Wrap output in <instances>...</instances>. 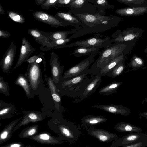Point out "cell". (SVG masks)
Wrapping results in <instances>:
<instances>
[{
    "instance_id": "6da1fadb",
    "label": "cell",
    "mask_w": 147,
    "mask_h": 147,
    "mask_svg": "<svg viewBox=\"0 0 147 147\" xmlns=\"http://www.w3.org/2000/svg\"><path fill=\"white\" fill-rule=\"evenodd\" d=\"M137 40L111 44L104 48L99 57L86 71L88 74L96 75L99 71L110 61L121 54L131 52Z\"/></svg>"
},
{
    "instance_id": "7a4b0ae2",
    "label": "cell",
    "mask_w": 147,
    "mask_h": 147,
    "mask_svg": "<svg viewBox=\"0 0 147 147\" xmlns=\"http://www.w3.org/2000/svg\"><path fill=\"white\" fill-rule=\"evenodd\" d=\"M110 40L111 38L108 36L103 37L97 35L85 40L61 45L58 47L57 48L71 47L74 46L100 49L105 48L111 44Z\"/></svg>"
},
{
    "instance_id": "3957f363",
    "label": "cell",
    "mask_w": 147,
    "mask_h": 147,
    "mask_svg": "<svg viewBox=\"0 0 147 147\" xmlns=\"http://www.w3.org/2000/svg\"><path fill=\"white\" fill-rule=\"evenodd\" d=\"M76 16L82 21L88 29L84 32L82 36L87 34L93 32L94 29L95 28L96 33V26L100 24L107 26L108 21L112 18L108 16H103L99 14H75Z\"/></svg>"
},
{
    "instance_id": "277c9868",
    "label": "cell",
    "mask_w": 147,
    "mask_h": 147,
    "mask_svg": "<svg viewBox=\"0 0 147 147\" xmlns=\"http://www.w3.org/2000/svg\"><path fill=\"white\" fill-rule=\"evenodd\" d=\"M144 30L138 27L128 28L123 31L117 30L111 36V44L138 40L142 37Z\"/></svg>"
},
{
    "instance_id": "5b68a950",
    "label": "cell",
    "mask_w": 147,
    "mask_h": 147,
    "mask_svg": "<svg viewBox=\"0 0 147 147\" xmlns=\"http://www.w3.org/2000/svg\"><path fill=\"white\" fill-rule=\"evenodd\" d=\"M97 53L89 55L78 63L70 68L65 72L60 81L67 80L86 73L91 65L94 61V57Z\"/></svg>"
},
{
    "instance_id": "8992f818",
    "label": "cell",
    "mask_w": 147,
    "mask_h": 147,
    "mask_svg": "<svg viewBox=\"0 0 147 147\" xmlns=\"http://www.w3.org/2000/svg\"><path fill=\"white\" fill-rule=\"evenodd\" d=\"M147 137V135L141 132L130 133L113 142L111 147L124 146L141 141Z\"/></svg>"
},
{
    "instance_id": "52a82bcc",
    "label": "cell",
    "mask_w": 147,
    "mask_h": 147,
    "mask_svg": "<svg viewBox=\"0 0 147 147\" xmlns=\"http://www.w3.org/2000/svg\"><path fill=\"white\" fill-rule=\"evenodd\" d=\"M40 63L35 61L29 63L26 74L30 86L36 88L42 79V72Z\"/></svg>"
},
{
    "instance_id": "ba28073f",
    "label": "cell",
    "mask_w": 147,
    "mask_h": 147,
    "mask_svg": "<svg viewBox=\"0 0 147 147\" xmlns=\"http://www.w3.org/2000/svg\"><path fill=\"white\" fill-rule=\"evenodd\" d=\"M16 45L14 42L12 41L0 62V66L4 73L9 72L12 66L16 53Z\"/></svg>"
},
{
    "instance_id": "9c48e42d",
    "label": "cell",
    "mask_w": 147,
    "mask_h": 147,
    "mask_svg": "<svg viewBox=\"0 0 147 147\" xmlns=\"http://www.w3.org/2000/svg\"><path fill=\"white\" fill-rule=\"evenodd\" d=\"M50 64L51 67L52 76L53 81L58 84L61 80L63 71L64 65H61L59 61L58 56L54 52H52Z\"/></svg>"
},
{
    "instance_id": "30bf717a",
    "label": "cell",
    "mask_w": 147,
    "mask_h": 147,
    "mask_svg": "<svg viewBox=\"0 0 147 147\" xmlns=\"http://www.w3.org/2000/svg\"><path fill=\"white\" fill-rule=\"evenodd\" d=\"M28 33L31 35L35 41L41 45L40 49L43 51L49 50L51 49L52 41L37 29H30Z\"/></svg>"
},
{
    "instance_id": "8fae6325",
    "label": "cell",
    "mask_w": 147,
    "mask_h": 147,
    "mask_svg": "<svg viewBox=\"0 0 147 147\" xmlns=\"http://www.w3.org/2000/svg\"><path fill=\"white\" fill-rule=\"evenodd\" d=\"M88 133L100 142L105 143L110 142L119 138L116 134L102 129L92 128L88 130Z\"/></svg>"
},
{
    "instance_id": "7c38bea8",
    "label": "cell",
    "mask_w": 147,
    "mask_h": 147,
    "mask_svg": "<svg viewBox=\"0 0 147 147\" xmlns=\"http://www.w3.org/2000/svg\"><path fill=\"white\" fill-rule=\"evenodd\" d=\"M92 107L101 109L108 113L124 116H128L131 113L129 108L121 105L113 104L98 105H92Z\"/></svg>"
},
{
    "instance_id": "4fadbf2b",
    "label": "cell",
    "mask_w": 147,
    "mask_h": 147,
    "mask_svg": "<svg viewBox=\"0 0 147 147\" xmlns=\"http://www.w3.org/2000/svg\"><path fill=\"white\" fill-rule=\"evenodd\" d=\"M35 51V49L28 41L25 37L23 38L22 40L19 56L16 65L13 67V69H15L24 62L31 54Z\"/></svg>"
},
{
    "instance_id": "5bb4252c",
    "label": "cell",
    "mask_w": 147,
    "mask_h": 147,
    "mask_svg": "<svg viewBox=\"0 0 147 147\" xmlns=\"http://www.w3.org/2000/svg\"><path fill=\"white\" fill-rule=\"evenodd\" d=\"M102 75L98 74L95 76L94 79L87 86L82 94L78 99L75 100L76 102H78L86 99L94 93L102 82Z\"/></svg>"
},
{
    "instance_id": "9a60e30c",
    "label": "cell",
    "mask_w": 147,
    "mask_h": 147,
    "mask_svg": "<svg viewBox=\"0 0 147 147\" xmlns=\"http://www.w3.org/2000/svg\"><path fill=\"white\" fill-rule=\"evenodd\" d=\"M33 15L36 20L52 27H57L64 26L63 23L55 17L44 12L36 11L33 13Z\"/></svg>"
},
{
    "instance_id": "2e32d148",
    "label": "cell",
    "mask_w": 147,
    "mask_h": 147,
    "mask_svg": "<svg viewBox=\"0 0 147 147\" xmlns=\"http://www.w3.org/2000/svg\"><path fill=\"white\" fill-rule=\"evenodd\" d=\"M115 11L117 14L122 16H138L147 13V6L129 7L117 9Z\"/></svg>"
},
{
    "instance_id": "e0dca14e",
    "label": "cell",
    "mask_w": 147,
    "mask_h": 147,
    "mask_svg": "<svg viewBox=\"0 0 147 147\" xmlns=\"http://www.w3.org/2000/svg\"><path fill=\"white\" fill-rule=\"evenodd\" d=\"M107 120V119L103 116L90 115L84 117L81 121L84 127L88 131L94 128L96 125L100 124Z\"/></svg>"
},
{
    "instance_id": "ac0fdd59",
    "label": "cell",
    "mask_w": 147,
    "mask_h": 147,
    "mask_svg": "<svg viewBox=\"0 0 147 147\" xmlns=\"http://www.w3.org/2000/svg\"><path fill=\"white\" fill-rule=\"evenodd\" d=\"M128 53H125L119 55L100 70L97 74H99L102 76H106L109 72L113 70L123 60Z\"/></svg>"
},
{
    "instance_id": "d6986e66",
    "label": "cell",
    "mask_w": 147,
    "mask_h": 147,
    "mask_svg": "<svg viewBox=\"0 0 147 147\" xmlns=\"http://www.w3.org/2000/svg\"><path fill=\"white\" fill-rule=\"evenodd\" d=\"M114 128L117 131L121 132H141L142 131L141 128L125 122L117 123L115 125Z\"/></svg>"
},
{
    "instance_id": "ffe728a7",
    "label": "cell",
    "mask_w": 147,
    "mask_h": 147,
    "mask_svg": "<svg viewBox=\"0 0 147 147\" xmlns=\"http://www.w3.org/2000/svg\"><path fill=\"white\" fill-rule=\"evenodd\" d=\"M100 49L93 47H78L76 48L71 55H73L76 57L89 56L98 53Z\"/></svg>"
},
{
    "instance_id": "44dd1931",
    "label": "cell",
    "mask_w": 147,
    "mask_h": 147,
    "mask_svg": "<svg viewBox=\"0 0 147 147\" xmlns=\"http://www.w3.org/2000/svg\"><path fill=\"white\" fill-rule=\"evenodd\" d=\"M76 31V30H72L71 31H59L51 33L46 32L42 31V32L52 41L61 39L67 38L69 34L74 33Z\"/></svg>"
},
{
    "instance_id": "7402d4cb",
    "label": "cell",
    "mask_w": 147,
    "mask_h": 147,
    "mask_svg": "<svg viewBox=\"0 0 147 147\" xmlns=\"http://www.w3.org/2000/svg\"><path fill=\"white\" fill-rule=\"evenodd\" d=\"M121 82L115 81L101 88L99 93L101 94L109 95L117 92V90L122 84Z\"/></svg>"
},
{
    "instance_id": "603a6c76",
    "label": "cell",
    "mask_w": 147,
    "mask_h": 147,
    "mask_svg": "<svg viewBox=\"0 0 147 147\" xmlns=\"http://www.w3.org/2000/svg\"><path fill=\"white\" fill-rule=\"evenodd\" d=\"M88 74L86 73L77 76L69 79L60 81V86L63 90L68 88L72 85L82 81Z\"/></svg>"
},
{
    "instance_id": "cb8c5ba5",
    "label": "cell",
    "mask_w": 147,
    "mask_h": 147,
    "mask_svg": "<svg viewBox=\"0 0 147 147\" xmlns=\"http://www.w3.org/2000/svg\"><path fill=\"white\" fill-rule=\"evenodd\" d=\"M127 57L126 56L123 60L113 70L109 72L106 76L109 77L114 78L121 75L126 68L125 62Z\"/></svg>"
},
{
    "instance_id": "d4e9b609",
    "label": "cell",
    "mask_w": 147,
    "mask_h": 147,
    "mask_svg": "<svg viewBox=\"0 0 147 147\" xmlns=\"http://www.w3.org/2000/svg\"><path fill=\"white\" fill-rule=\"evenodd\" d=\"M144 64V62L142 58L134 55L131 58L130 62L128 63L127 65L132 68L131 70H134L142 68Z\"/></svg>"
},
{
    "instance_id": "484cf974",
    "label": "cell",
    "mask_w": 147,
    "mask_h": 147,
    "mask_svg": "<svg viewBox=\"0 0 147 147\" xmlns=\"http://www.w3.org/2000/svg\"><path fill=\"white\" fill-rule=\"evenodd\" d=\"M15 83L22 87L26 93L28 94L30 93L29 82L26 73L19 74Z\"/></svg>"
},
{
    "instance_id": "4316f807",
    "label": "cell",
    "mask_w": 147,
    "mask_h": 147,
    "mask_svg": "<svg viewBox=\"0 0 147 147\" xmlns=\"http://www.w3.org/2000/svg\"><path fill=\"white\" fill-rule=\"evenodd\" d=\"M129 7L147 6V0H116Z\"/></svg>"
},
{
    "instance_id": "83f0119b",
    "label": "cell",
    "mask_w": 147,
    "mask_h": 147,
    "mask_svg": "<svg viewBox=\"0 0 147 147\" xmlns=\"http://www.w3.org/2000/svg\"><path fill=\"white\" fill-rule=\"evenodd\" d=\"M56 15L60 18L72 24H76L80 22L76 18L68 13L58 12L56 13Z\"/></svg>"
},
{
    "instance_id": "f1b7e54d",
    "label": "cell",
    "mask_w": 147,
    "mask_h": 147,
    "mask_svg": "<svg viewBox=\"0 0 147 147\" xmlns=\"http://www.w3.org/2000/svg\"><path fill=\"white\" fill-rule=\"evenodd\" d=\"M9 17L13 21L20 23L25 22V20L21 15L15 12L9 11L7 12Z\"/></svg>"
},
{
    "instance_id": "f546056e",
    "label": "cell",
    "mask_w": 147,
    "mask_h": 147,
    "mask_svg": "<svg viewBox=\"0 0 147 147\" xmlns=\"http://www.w3.org/2000/svg\"><path fill=\"white\" fill-rule=\"evenodd\" d=\"M72 39L70 37L66 39H61L57 40L51 42V48H57L61 45L66 44L70 42Z\"/></svg>"
},
{
    "instance_id": "4dcf8cb0",
    "label": "cell",
    "mask_w": 147,
    "mask_h": 147,
    "mask_svg": "<svg viewBox=\"0 0 147 147\" xmlns=\"http://www.w3.org/2000/svg\"><path fill=\"white\" fill-rule=\"evenodd\" d=\"M59 0H46L41 5L40 7L43 9L48 10L58 3Z\"/></svg>"
},
{
    "instance_id": "1f68e13d",
    "label": "cell",
    "mask_w": 147,
    "mask_h": 147,
    "mask_svg": "<svg viewBox=\"0 0 147 147\" xmlns=\"http://www.w3.org/2000/svg\"><path fill=\"white\" fill-rule=\"evenodd\" d=\"M147 146V137L141 141L127 145L124 147H145Z\"/></svg>"
},
{
    "instance_id": "d6a6232c",
    "label": "cell",
    "mask_w": 147,
    "mask_h": 147,
    "mask_svg": "<svg viewBox=\"0 0 147 147\" xmlns=\"http://www.w3.org/2000/svg\"><path fill=\"white\" fill-rule=\"evenodd\" d=\"M85 0H72L71 2V6L77 8H80L83 6Z\"/></svg>"
},
{
    "instance_id": "836d02e7",
    "label": "cell",
    "mask_w": 147,
    "mask_h": 147,
    "mask_svg": "<svg viewBox=\"0 0 147 147\" xmlns=\"http://www.w3.org/2000/svg\"><path fill=\"white\" fill-rule=\"evenodd\" d=\"M39 140L45 142H49L51 139V136L47 134L42 133L40 134L38 136Z\"/></svg>"
},
{
    "instance_id": "e575fe53",
    "label": "cell",
    "mask_w": 147,
    "mask_h": 147,
    "mask_svg": "<svg viewBox=\"0 0 147 147\" xmlns=\"http://www.w3.org/2000/svg\"><path fill=\"white\" fill-rule=\"evenodd\" d=\"M8 87L7 82L4 81L3 77H0V89L1 90H6Z\"/></svg>"
},
{
    "instance_id": "d590c367",
    "label": "cell",
    "mask_w": 147,
    "mask_h": 147,
    "mask_svg": "<svg viewBox=\"0 0 147 147\" xmlns=\"http://www.w3.org/2000/svg\"><path fill=\"white\" fill-rule=\"evenodd\" d=\"M41 55L40 53L37 55H34L30 58L26 60L24 62H26L28 63H32L35 62L39 57Z\"/></svg>"
},
{
    "instance_id": "8d00e7d4",
    "label": "cell",
    "mask_w": 147,
    "mask_h": 147,
    "mask_svg": "<svg viewBox=\"0 0 147 147\" xmlns=\"http://www.w3.org/2000/svg\"><path fill=\"white\" fill-rule=\"evenodd\" d=\"M10 36V34L7 31L0 30V37L2 38H7Z\"/></svg>"
},
{
    "instance_id": "74e56055",
    "label": "cell",
    "mask_w": 147,
    "mask_h": 147,
    "mask_svg": "<svg viewBox=\"0 0 147 147\" xmlns=\"http://www.w3.org/2000/svg\"><path fill=\"white\" fill-rule=\"evenodd\" d=\"M36 132V129L34 128H32L29 129L26 132V135L28 136H32Z\"/></svg>"
},
{
    "instance_id": "f35d334b",
    "label": "cell",
    "mask_w": 147,
    "mask_h": 147,
    "mask_svg": "<svg viewBox=\"0 0 147 147\" xmlns=\"http://www.w3.org/2000/svg\"><path fill=\"white\" fill-rule=\"evenodd\" d=\"M52 96L54 100L57 102H59L61 101V98L57 94H52Z\"/></svg>"
},
{
    "instance_id": "ab89813d",
    "label": "cell",
    "mask_w": 147,
    "mask_h": 147,
    "mask_svg": "<svg viewBox=\"0 0 147 147\" xmlns=\"http://www.w3.org/2000/svg\"><path fill=\"white\" fill-rule=\"evenodd\" d=\"M96 3L102 6L106 5L107 3L106 0H97Z\"/></svg>"
},
{
    "instance_id": "60d3db41",
    "label": "cell",
    "mask_w": 147,
    "mask_h": 147,
    "mask_svg": "<svg viewBox=\"0 0 147 147\" xmlns=\"http://www.w3.org/2000/svg\"><path fill=\"white\" fill-rule=\"evenodd\" d=\"M72 0H59L58 4H67L71 2Z\"/></svg>"
},
{
    "instance_id": "b9f144b4",
    "label": "cell",
    "mask_w": 147,
    "mask_h": 147,
    "mask_svg": "<svg viewBox=\"0 0 147 147\" xmlns=\"http://www.w3.org/2000/svg\"><path fill=\"white\" fill-rule=\"evenodd\" d=\"M28 117L32 120H36L37 119V116L34 113H31L28 115Z\"/></svg>"
},
{
    "instance_id": "7bdbcfd3",
    "label": "cell",
    "mask_w": 147,
    "mask_h": 147,
    "mask_svg": "<svg viewBox=\"0 0 147 147\" xmlns=\"http://www.w3.org/2000/svg\"><path fill=\"white\" fill-rule=\"evenodd\" d=\"M139 116L140 119L142 117H144L147 119V111L142 112H140Z\"/></svg>"
},
{
    "instance_id": "ee69618b",
    "label": "cell",
    "mask_w": 147,
    "mask_h": 147,
    "mask_svg": "<svg viewBox=\"0 0 147 147\" xmlns=\"http://www.w3.org/2000/svg\"><path fill=\"white\" fill-rule=\"evenodd\" d=\"M46 0H35V3L37 5H41Z\"/></svg>"
},
{
    "instance_id": "f6af8a7d",
    "label": "cell",
    "mask_w": 147,
    "mask_h": 147,
    "mask_svg": "<svg viewBox=\"0 0 147 147\" xmlns=\"http://www.w3.org/2000/svg\"><path fill=\"white\" fill-rule=\"evenodd\" d=\"M9 108H7L3 109L1 110L0 111V115H1L4 114L6 113L9 110Z\"/></svg>"
},
{
    "instance_id": "bcb514c9",
    "label": "cell",
    "mask_w": 147,
    "mask_h": 147,
    "mask_svg": "<svg viewBox=\"0 0 147 147\" xmlns=\"http://www.w3.org/2000/svg\"><path fill=\"white\" fill-rule=\"evenodd\" d=\"M21 146V145L19 144L15 143L11 145L10 146L11 147H19Z\"/></svg>"
},
{
    "instance_id": "7dc6e473",
    "label": "cell",
    "mask_w": 147,
    "mask_h": 147,
    "mask_svg": "<svg viewBox=\"0 0 147 147\" xmlns=\"http://www.w3.org/2000/svg\"><path fill=\"white\" fill-rule=\"evenodd\" d=\"M4 13V12L3 8L1 5L0 4V13L1 14H3Z\"/></svg>"
},
{
    "instance_id": "c3c4849f",
    "label": "cell",
    "mask_w": 147,
    "mask_h": 147,
    "mask_svg": "<svg viewBox=\"0 0 147 147\" xmlns=\"http://www.w3.org/2000/svg\"><path fill=\"white\" fill-rule=\"evenodd\" d=\"M144 51H145V53L147 57V46L145 49Z\"/></svg>"
},
{
    "instance_id": "681fc988",
    "label": "cell",
    "mask_w": 147,
    "mask_h": 147,
    "mask_svg": "<svg viewBox=\"0 0 147 147\" xmlns=\"http://www.w3.org/2000/svg\"><path fill=\"white\" fill-rule=\"evenodd\" d=\"M143 102H147V97L145 98L143 100Z\"/></svg>"
}]
</instances>
